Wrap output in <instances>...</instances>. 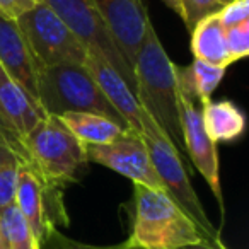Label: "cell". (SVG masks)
<instances>
[{"mask_svg": "<svg viewBox=\"0 0 249 249\" xmlns=\"http://www.w3.org/2000/svg\"><path fill=\"white\" fill-rule=\"evenodd\" d=\"M179 249H227V248H217V246L210 244L207 241H200L196 244H190V246H184V248H179Z\"/></svg>", "mask_w": 249, "mask_h": 249, "instance_id": "obj_25", "label": "cell"}, {"mask_svg": "<svg viewBox=\"0 0 249 249\" xmlns=\"http://www.w3.org/2000/svg\"><path fill=\"white\" fill-rule=\"evenodd\" d=\"M190 35L193 58L203 60L222 69H227L231 63H234L225 43V28L220 24L217 14L200 21Z\"/></svg>", "mask_w": 249, "mask_h": 249, "instance_id": "obj_16", "label": "cell"}, {"mask_svg": "<svg viewBox=\"0 0 249 249\" xmlns=\"http://www.w3.org/2000/svg\"><path fill=\"white\" fill-rule=\"evenodd\" d=\"M200 241H207L203 232L167 193L135 184L132 234L123 242L124 248L179 249Z\"/></svg>", "mask_w": 249, "mask_h": 249, "instance_id": "obj_3", "label": "cell"}, {"mask_svg": "<svg viewBox=\"0 0 249 249\" xmlns=\"http://www.w3.org/2000/svg\"><path fill=\"white\" fill-rule=\"evenodd\" d=\"M86 150L87 159L90 162L101 164L121 176L128 178L133 181V184H143L166 193L150 162L142 133L128 128L113 142L104 145H86Z\"/></svg>", "mask_w": 249, "mask_h": 249, "instance_id": "obj_8", "label": "cell"}, {"mask_svg": "<svg viewBox=\"0 0 249 249\" xmlns=\"http://www.w3.org/2000/svg\"><path fill=\"white\" fill-rule=\"evenodd\" d=\"M162 2L171 9V11L176 12V14L181 18V14H183V12H181V0H162Z\"/></svg>", "mask_w": 249, "mask_h": 249, "instance_id": "obj_26", "label": "cell"}, {"mask_svg": "<svg viewBox=\"0 0 249 249\" xmlns=\"http://www.w3.org/2000/svg\"><path fill=\"white\" fill-rule=\"evenodd\" d=\"M14 203L31 231L35 232L39 246L45 244L55 234L56 217L67 222L62 207V193H55L45 188L29 166L21 164Z\"/></svg>", "mask_w": 249, "mask_h": 249, "instance_id": "obj_10", "label": "cell"}, {"mask_svg": "<svg viewBox=\"0 0 249 249\" xmlns=\"http://www.w3.org/2000/svg\"><path fill=\"white\" fill-rule=\"evenodd\" d=\"M38 103L43 113L52 116H62L65 113H96L128 128L86 67L77 63H63L39 70Z\"/></svg>", "mask_w": 249, "mask_h": 249, "instance_id": "obj_4", "label": "cell"}, {"mask_svg": "<svg viewBox=\"0 0 249 249\" xmlns=\"http://www.w3.org/2000/svg\"><path fill=\"white\" fill-rule=\"evenodd\" d=\"M41 2L43 0H0V18L16 21Z\"/></svg>", "mask_w": 249, "mask_h": 249, "instance_id": "obj_23", "label": "cell"}, {"mask_svg": "<svg viewBox=\"0 0 249 249\" xmlns=\"http://www.w3.org/2000/svg\"><path fill=\"white\" fill-rule=\"evenodd\" d=\"M84 67L92 75V79L96 80L114 109L120 113L124 123L128 124V128L142 133V123H140L142 106L139 104L132 89L121 79L120 73L107 63V60L99 52H94V50H87Z\"/></svg>", "mask_w": 249, "mask_h": 249, "instance_id": "obj_14", "label": "cell"}, {"mask_svg": "<svg viewBox=\"0 0 249 249\" xmlns=\"http://www.w3.org/2000/svg\"><path fill=\"white\" fill-rule=\"evenodd\" d=\"M14 149L46 190L55 193H62L67 184L79 179L89 164L86 143L80 142L58 116L52 114H46Z\"/></svg>", "mask_w": 249, "mask_h": 249, "instance_id": "obj_2", "label": "cell"}, {"mask_svg": "<svg viewBox=\"0 0 249 249\" xmlns=\"http://www.w3.org/2000/svg\"><path fill=\"white\" fill-rule=\"evenodd\" d=\"M231 0H181V19L188 31H193V28L203 19L215 16L220 12L224 5H227Z\"/></svg>", "mask_w": 249, "mask_h": 249, "instance_id": "obj_20", "label": "cell"}, {"mask_svg": "<svg viewBox=\"0 0 249 249\" xmlns=\"http://www.w3.org/2000/svg\"><path fill=\"white\" fill-rule=\"evenodd\" d=\"M140 123H142V139L145 142L150 162H152L167 196L195 222V225L203 232L210 244L217 246V248H227L220 239V232L212 225L210 218L205 213L203 205L191 186L178 149L143 107Z\"/></svg>", "mask_w": 249, "mask_h": 249, "instance_id": "obj_5", "label": "cell"}, {"mask_svg": "<svg viewBox=\"0 0 249 249\" xmlns=\"http://www.w3.org/2000/svg\"><path fill=\"white\" fill-rule=\"evenodd\" d=\"M21 164L22 160L11 139L0 128V210L14 203Z\"/></svg>", "mask_w": 249, "mask_h": 249, "instance_id": "obj_18", "label": "cell"}, {"mask_svg": "<svg viewBox=\"0 0 249 249\" xmlns=\"http://www.w3.org/2000/svg\"><path fill=\"white\" fill-rule=\"evenodd\" d=\"M0 249H9L7 241H5V234L4 229H2V222H0Z\"/></svg>", "mask_w": 249, "mask_h": 249, "instance_id": "obj_27", "label": "cell"}, {"mask_svg": "<svg viewBox=\"0 0 249 249\" xmlns=\"http://www.w3.org/2000/svg\"><path fill=\"white\" fill-rule=\"evenodd\" d=\"M201 121L207 135L218 142H232L244 133L246 116L231 101H201Z\"/></svg>", "mask_w": 249, "mask_h": 249, "instance_id": "obj_15", "label": "cell"}, {"mask_svg": "<svg viewBox=\"0 0 249 249\" xmlns=\"http://www.w3.org/2000/svg\"><path fill=\"white\" fill-rule=\"evenodd\" d=\"M225 43L232 62L244 58L249 53V21L225 29Z\"/></svg>", "mask_w": 249, "mask_h": 249, "instance_id": "obj_21", "label": "cell"}, {"mask_svg": "<svg viewBox=\"0 0 249 249\" xmlns=\"http://www.w3.org/2000/svg\"><path fill=\"white\" fill-rule=\"evenodd\" d=\"M58 118L86 145H104L116 140L128 130L116 121L96 113H65Z\"/></svg>", "mask_w": 249, "mask_h": 249, "instance_id": "obj_17", "label": "cell"}, {"mask_svg": "<svg viewBox=\"0 0 249 249\" xmlns=\"http://www.w3.org/2000/svg\"><path fill=\"white\" fill-rule=\"evenodd\" d=\"M178 94H179V120L184 150L190 156L191 162L198 169V173L203 176V179L210 186L212 193L218 201L222 215H224V195H222L220 174H218L217 143L205 132L201 113L195 106V101L188 97L179 87H178Z\"/></svg>", "mask_w": 249, "mask_h": 249, "instance_id": "obj_11", "label": "cell"}, {"mask_svg": "<svg viewBox=\"0 0 249 249\" xmlns=\"http://www.w3.org/2000/svg\"><path fill=\"white\" fill-rule=\"evenodd\" d=\"M133 75L139 104L159 124V128L173 142L178 152L184 150L176 65L167 56L152 22L147 26L143 41L137 52Z\"/></svg>", "mask_w": 249, "mask_h": 249, "instance_id": "obj_1", "label": "cell"}, {"mask_svg": "<svg viewBox=\"0 0 249 249\" xmlns=\"http://www.w3.org/2000/svg\"><path fill=\"white\" fill-rule=\"evenodd\" d=\"M41 106L0 65V128L16 145L45 118Z\"/></svg>", "mask_w": 249, "mask_h": 249, "instance_id": "obj_12", "label": "cell"}, {"mask_svg": "<svg viewBox=\"0 0 249 249\" xmlns=\"http://www.w3.org/2000/svg\"><path fill=\"white\" fill-rule=\"evenodd\" d=\"M90 4L120 55L133 70L137 52L150 22L145 0H90Z\"/></svg>", "mask_w": 249, "mask_h": 249, "instance_id": "obj_9", "label": "cell"}, {"mask_svg": "<svg viewBox=\"0 0 249 249\" xmlns=\"http://www.w3.org/2000/svg\"><path fill=\"white\" fill-rule=\"evenodd\" d=\"M53 239L56 241V244H53L52 241H46L45 244L39 246V249H121V244L118 246H89V244H79V242L67 241V239H58L56 232L53 234Z\"/></svg>", "mask_w": 249, "mask_h": 249, "instance_id": "obj_24", "label": "cell"}, {"mask_svg": "<svg viewBox=\"0 0 249 249\" xmlns=\"http://www.w3.org/2000/svg\"><path fill=\"white\" fill-rule=\"evenodd\" d=\"M16 22L39 70L63 63L84 65L87 48L45 2L22 14Z\"/></svg>", "mask_w": 249, "mask_h": 249, "instance_id": "obj_6", "label": "cell"}, {"mask_svg": "<svg viewBox=\"0 0 249 249\" xmlns=\"http://www.w3.org/2000/svg\"><path fill=\"white\" fill-rule=\"evenodd\" d=\"M217 18L225 29L249 21V0H231L220 9Z\"/></svg>", "mask_w": 249, "mask_h": 249, "instance_id": "obj_22", "label": "cell"}, {"mask_svg": "<svg viewBox=\"0 0 249 249\" xmlns=\"http://www.w3.org/2000/svg\"><path fill=\"white\" fill-rule=\"evenodd\" d=\"M0 65L38 103L39 69L18 22L5 18H0Z\"/></svg>", "mask_w": 249, "mask_h": 249, "instance_id": "obj_13", "label": "cell"}, {"mask_svg": "<svg viewBox=\"0 0 249 249\" xmlns=\"http://www.w3.org/2000/svg\"><path fill=\"white\" fill-rule=\"evenodd\" d=\"M43 2L69 26L70 31L84 43L87 50L99 52L135 94L133 70L120 55L116 45L94 11L90 0H43Z\"/></svg>", "mask_w": 249, "mask_h": 249, "instance_id": "obj_7", "label": "cell"}, {"mask_svg": "<svg viewBox=\"0 0 249 249\" xmlns=\"http://www.w3.org/2000/svg\"><path fill=\"white\" fill-rule=\"evenodd\" d=\"M0 222H2L9 249H39V242L35 232L18 210L16 203L0 210Z\"/></svg>", "mask_w": 249, "mask_h": 249, "instance_id": "obj_19", "label": "cell"}, {"mask_svg": "<svg viewBox=\"0 0 249 249\" xmlns=\"http://www.w3.org/2000/svg\"><path fill=\"white\" fill-rule=\"evenodd\" d=\"M121 249H137V248H124V246H123V242H121Z\"/></svg>", "mask_w": 249, "mask_h": 249, "instance_id": "obj_28", "label": "cell"}]
</instances>
